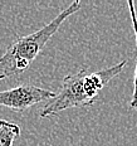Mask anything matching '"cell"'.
Segmentation results:
<instances>
[{
	"mask_svg": "<svg viewBox=\"0 0 137 146\" xmlns=\"http://www.w3.org/2000/svg\"><path fill=\"white\" fill-rule=\"evenodd\" d=\"M56 97L53 91L42 87L23 84L8 91L0 92V106H4L14 111H25L33 106L44 101L49 102Z\"/></svg>",
	"mask_w": 137,
	"mask_h": 146,
	"instance_id": "3957f363",
	"label": "cell"
},
{
	"mask_svg": "<svg viewBox=\"0 0 137 146\" xmlns=\"http://www.w3.org/2000/svg\"><path fill=\"white\" fill-rule=\"evenodd\" d=\"M20 136V127L17 123L0 120V146H13L15 139Z\"/></svg>",
	"mask_w": 137,
	"mask_h": 146,
	"instance_id": "277c9868",
	"label": "cell"
},
{
	"mask_svg": "<svg viewBox=\"0 0 137 146\" xmlns=\"http://www.w3.org/2000/svg\"><path fill=\"white\" fill-rule=\"evenodd\" d=\"M126 64L127 60H121L117 64L93 73H87L86 69H81L79 72L67 76L63 80L59 92L42 110L40 117H48L73 107L92 106L99 91L120 74Z\"/></svg>",
	"mask_w": 137,
	"mask_h": 146,
	"instance_id": "6da1fadb",
	"label": "cell"
},
{
	"mask_svg": "<svg viewBox=\"0 0 137 146\" xmlns=\"http://www.w3.org/2000/svg\"><path fill=\"white\" fill-rule=\"evenodd\" d=\"M130 8V14H131V22H132V28L135 32V38H136V48H137V14H136V7L135 3L132 0H130L127 3ZM130 107L131 108H137V60H136V69H135V77H133V92L132 97H131V102H130Z\"/></svg>",
	"mask_w": 137,
	"mask_h": 146,
	"instance_id": "5b68a950",
	"label": "cell"
},
{
	"mask_svg": "<svg viewBox=\"0 0 137 146\" xmlns=\"http://www.w3.org/2000/svg\"><path fill=\"white\" fill-rule=\"evenodd\" d=\"M79 8L81 1L75 0L43 28L14 40L5 50V53L0 57V80H5L14 76L17 77L25 72L35 60L38 54L43 50L48 40L66 22L67 18L77 13Z\"/></svg>",
	"mask_w": 137,
	"mask_h": 146,
	"instance_id": "7a4b0ae2",
	"label": "cell"
}]
</instances>
